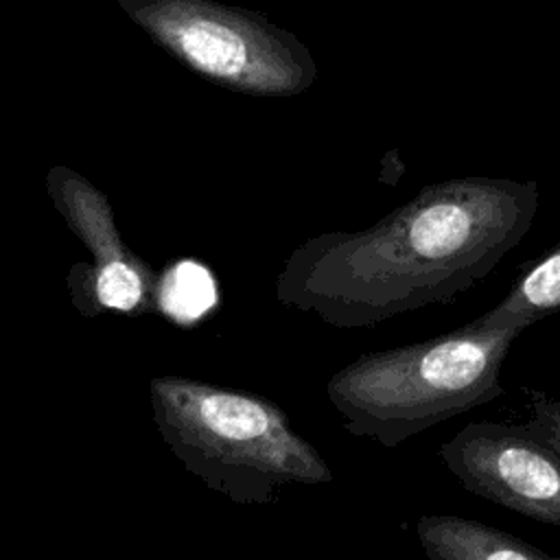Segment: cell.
<instances>
[{"label":"cell","instance_id":"1","mask_svg":"<svg viewBox=\"0 0 560 560\" xmlns=\"http://www.w3.org/2000/svg\"><path fill=\"white\" fill-rule=\"evenodd\" d=\"M538 203L534 179L462 175L427 184L376 225L313 245L280 280V298L343 328L446 304L525 238Z\"/></svg>","mask_w":560,"mask_h":560},{"label":"cell","instance_id":"2","mask_svg":"<svg viewBox=\"0 0 560 560\" xmlns=\"http://www.w3.org/2000/svg\"><path fill=\"white\" fill-rule=\"evenodd\" d=\"M525 328L472 319L424 341L363 354L328 381V398L352 435L394 448L505 394L501 368Z\"/></svg>","mask_w":560,"mask_h":560},{"label":"cell","instance_id":"3","mask_svg":"<svg viewBox=\"0 0 560 560\" xmlns=\"http://www.w3.org/2000/svg\"><path fill=\"white\" fill-rule=\"evenodd\" d=\"M151 405L182 462L234 501H271L287 483L330 481V468L271 402L190 378H153Z\"/></svg>","mask_w":560,"mask_h":560},{"label":"cell","instance_id":"4","mask_svg":"<svg viewBox=\"0 0 560 560\" xmlns=\"http://www.w3.org/2000/svg\"><path fill=\"white\" fill-rule=\"evenodd\" d=\"M440 459L468 492L560 527V448L529 424L468 422L440 446Z\"/></svg>","mask_w":560,"mask_h":560},{"label":"cell","instance_id":"5","mask_svg":"<svg viewBox=\"0 0 560 560\" xmlns=\"http://www.w3.org/2000/svg\"><path fill=\"white\" fill-rule=\"evenodd\" d=\"M429 560H560L532 542L457 514H429L416 523Z\"/></svg>","mask_w":560,"mask_h":560},{"label":"cell","instance_id":"6","mask_svg":"<svg viewBox=\"0 0 560 560\" xmlns=\"http://www.w3.org/2000/svg\"><path fill=\"white\" fill-rule=\"evenodd\" d=\"M560 313V241L534 260L492 308L475 317L481 324L523 322L527 326Z\"/></svg>","mask_w":560,"mask_h":560},{"label":"cell","instance_id":"7","mask_svg":"<svg viewBox=\"0 0 560 560\" xmlns=\"http://www.w3.org/2000/svg\"><path fill=\"white\" fill-rule=\"evenodd\" d=\"M219 300L212 273L195 262L182 260L173 265L155 287L158 308L175 324H195L206 317Z\"/></svg>","mask_w":560,"mask_h":560},{"label":"cell","instance_id":"8","mask_svg":"<svg viewBox=\"0 0 560 560\" xmlns=\"http://www.w3.org/2000/svg\"><path fill=\"white\" fill-rule=\"evenodd\" d=\"M179 46L197 68L210 74H236L247 61L241 35L230 26L210 20H195L182 26Z\"/></svg>","mask_w":560,"mask_h":560},{"label":"cell","instance_id":"9","mask_svg":"<svg viewBox=\"0 0 560 560\" xmlns=\"http://www.w3.org/2000/svg\"><path fill=\"white\" fill-rule=\"evenodd\" d=\"M529 427L560 448V398H551L542 392H529Z\"/></svg>","mask_w":560,"mask_h":560}]
</instances>
